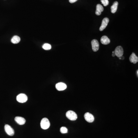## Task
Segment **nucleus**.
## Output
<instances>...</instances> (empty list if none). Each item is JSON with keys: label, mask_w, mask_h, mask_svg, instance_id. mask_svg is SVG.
I'll return each instance as SVG.
<instances>
[{"label": "nucleus", "mask_w": 138, "mask_h": 138, "mask_svg": "<svg viewBox=\"0 0 138 138\" xmlns=\"http://www.w3.org/2000/svg\"><path fill=\"white\" fill-rule=\"evenodd\" d=\"M84 117L86 121L89 123H92L94 121V117L91 114L87 112L84 115Z\"/></svg>", "instance_id": "423d86ee"}, {"label": "nucleus", "mask_w": 138, "mask_h": 138, "mask_svg": "<svg viewBox=\"0 0 138 138\" xmlns=\"http://www.w3.org/2000/svg\"><path fill=\"white\" fill-rule=\"evenodd\" d=\"M60 132L62 133H66L68 132V129L66 127H62L60 129Z\"/></svg>", "instance_id": "f3484780"}, {"label": "nucleus", "mask_w": 138, "mask_h": 138, "mask_svg": "<svg viewBox=\"0 0 138 138\" xmlns=\"http://www.w3.org/2000/svg\"><path fill=\"white\" fill-rule=\"evenodd\" d=\"M20 37L18 36H14L11 40V42L13 44H17L20 42Z\"/></svg>", "instance_id": "4468645a"}, {"label": "nucleus", "mask_w": 138, "mask_h": 138, "mask_svg": "<svg viewBox=\"0 0 138 138\" xmlns=\"http://www.w3.org/2000/svg\"><path fill=\"white\" fill-rule=\"evenodd\" d=\"M130 61L131 63L133 64H136L138 62V58L134 53L132 54L129 58Z\"/></svg>", "instance_id": "9b49d317"}, {"label": "nucleus", "mask_w": 138, "mask_h": 138, "mask_svg": "<svg viewBox=\"0 0 138 138\" xmlns=\"http://www.w3.org/2000/svg\"><path fill=\"white\" fill-rule=\"evenodd\" d=\"M115 54H114V53H113V54H112V56H113V57H114V56H115Z\"/></svg>", "instance_id": "aec40b11"}, {"label": "nucleus", "mask_w": 138, "mask_h": 138, "mask_svg": "<svg viewBox=\"0 0 138 138\" xmlns=\"http://www.w3.org/2000/svg\"><path fill=\"white\" fill-rule=\"evenodd\" d=\"M4 129L6 133L10 136H13L14 135V131L12 128L9 125L6 124L4 127Z\"/></svg>", "instance_id": "20e7f679"}, {"label": "nucleus", "mask_w": 138, "mask_h": 138, "mask_svg": "<svg viewBox=\"0 0 138 138\" xmlns=\"http://www.w3.org/2000/svg\"><path fill=\"white\" fill-rule=\"evenodd\" d=\"M66 117L71 120H75L78 118L77 115L72 110H69L67 112L66 114Z\"/></svg>", "instance_id": "f03ea898"}, {"label": "nucleus", "mask_w": 138, "mask_h": 138, "mask_svg": "<svg viewBox=\"0 0 138 138\" xmlns=\"http://www.w3.org/2000/svg\"><path fill=\"white\" fill-rule=\"evenodd\" d=\"M40 126L41 128L43 129H47L50 127V123L47 118H44L41 120Z\"/></svg>", "instance_id": "f257e3e1"}, {"label": "nucleus", "mask_w": 138, "mask_h": 138, "mask_svg": "<svg viewBox=\"0 0 138 138\" xmlns=\"http://www.w3.org/2000/svg\"><path fill=\"white\" fill-rule=\"evenodd\" d=\"M28 100L27 96L24 94H20L17 97V100L20 103H24Z\"/></svg>", "instance_id": "7ed1b4c3"}, {"label": "nucleus", "mask_w": 138, "mask_h": 138, "mask_svg": "<svg viewBox=\"0 0 138 138\" xmlns=\"http://www.w3.org/2000/svg\"><path fill=\"white\" fill-rule=\"evenodd\" d=\"M92 47V50L94 52H96L99 50V43L98 41L95 39L93 40L91 42Z\"/></svg>", "instance_id": "0eeeda50"}, {"label": "nucleus", "mask_w": 138, "mask_h": 138, "mask_svg": "<svg viewBox=\"0 0 138 138\" xmlns=\"http://www.w3.org/2000/svg\"><path fill=\"white\" fill-rule=\"evenodd\" d=\"M78 0H69V2L70 3H73L77 1Z\"/></svg>", "instance_id": "6ab92c4d"}, {"label": "nucleus", "mask_w": 138, "mask_h": 138, "mask_svg": "<svg viewBox=\"0 0 138 138\" xmlns=\"http://www.w3.org/2000/svg\"><path fill=\"white\" fill-rule=\"evenodd\" d=\"M101 42L102 44L103 45H108V44H109L110 43V40L108 36H103L101 37Z\"/></svg>", "instance_id": "ddd939ff"}, {"label": "nucleus", "mask_w": 138, "mask_h": 138, "mask_svg": "<svg viewBox=\"0 0 138 138\" xmlns=\"http://www.w3.org/2000/svg\"><path fill=\"white\" fill-rule=\"evenodd\" d=\"M101 3L104 6H107L109 4L108 0H101Z\"/></svg>", "instance_id": "a211bd4d"}, {"label": "nucleus", "mask_w": 138, "mask_h": 138, "mask_svg": "<svg viewBox=\"0 0 138 138\" xmlns=\"http://www.w3.org/2000/svg\"><path fill=\"white\" fill-rule=\"evenodd\" d=\"M56 88L57 90L62 91L66 89L67 88L66 85L63 83H58L56 85Z\"/></svg>", "instance_id": "1a4fd4ad"}, {"label": "nucleus", "mask_w": 138, "mask_h": 138, "mask_svg": "<svg viewBox=\"0 0 138 138\" xmlns=\"http://www.w3.org/2000/svg\"><path fill=\"white\" fill-rule=\"evenodd\" d=\"M104 11V8L103 6L101 4H98L96 6V14L97 15H100L101 14V12Z\"/></svg>", "instance_id": "f8f14e48"}, {"label": "nucleus", "mask_w": 138, "mask_h": 138, "mask_svg": "<svg viewBox=\"0 0 138 138\" xmlns=\"http://www.w3.org/2000/svg\"><path fill=\"white\" fill-rule=\"evenodd\" d=\"M138 71L137 70V76H138Z\"/></svg>", "instance_id": "412c9836"}, {"label": "nucleus", "mask_w": 138, "mask_h": 138, "mask_svg": "<svg viewBox=\"0 0 138 138\" xmlns=\"http://www.w3.org/2000/svg\"><path fill=\"white\" fill-rule=\"evenodd\" d=\"M114 54H115V56L119 58L122 56L124 54V50L122 47L121 46H118L117 47L115 50Z\"/></svg>", "instance_id": "39448f33"}, {"label": "nucleus", "mask_w": 138, "mask_h": 138, "mask_svg": "<svg viewBox=\"0 0 138 138\" xmlns=\"http://www.w3.org/2000/svg\"><path fill=\"white\" fill-rule=\"evenodd\" d=\"M109 21V19L108 18H105L103 19V20L102 21L101 26L99 28L100 31H102L106 28V27H107L108 25Z\"/></svg>", "instance_id": "6e6552de"}, {"label": "nucleus", "mask_w": 138, "mask_h": 138, "mask_svg": "<svg viewBox=\"0 0 138 138\" xmlns=\"http://www.w3.org/2000/svg\"><path fill=\"white\" fill-rule=\"evenodd\" d=\"M118 6V2H115L113 4L111 7V12L112 13H114L116 12L117 10V7Z\"/></svg>", "instance_id": "2eb2a0df"}, {"label": "nucleus", "mask_w": 138, "mask_h": 138, "mask_svg": "<svg viewBox=\"0 0 138 138\" xmlns=\"http://www.w3.org/2000/svg\"><path fill=\"white\" fill-rule=\"evenodd\" d=\"M42 47L43 49H44V50H49L52 48V46L48 43H45L43 45Z\"/></svg>", "instance_id": "dca6fc26"}, {"label": "nucleus", "mask_w": 138, "mask_h": 138, "mask_svg": "<svg viewBox=\"0 0 138 138\" xmlns=\"http://www.w3.org/2000/svg\"><path fill=\"white\" fill-rule=\"evenodd\" d=\"M15 120L17 124L20 125H24L26 122V120L23 117L17 116L15 118Z\"/></svg>", "instance_id": "9d476101"}]
</instances>
